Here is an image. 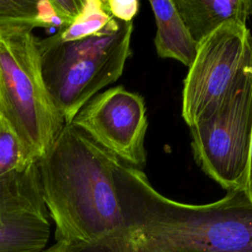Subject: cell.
I'll use <instances>...</instances> for the list:
<instances>
[{
  "mask_svg": "<svg viewBox=\"0 0 252 252\" xmlns=\"http://www.w3.org/2000/svg\"><path fill=\"white\" fill-rule=\"evenodd\" d=\"M120 160L74 124L38 160L55 242L42 252H135L114 182Z\"/></svg>",
  "mask_w": 252,
  "mask_h": 252,
  "instance_id": "obj_1",
  "label": "cell"
},
{
  "mask_svg": "<svg viewBox=\"0 0 252 252\" xmlns=\"http://www.w3.org/2000/svg\"><path fill=\"white\" fill-rule=\"evenodd\" d=\"M114 182L135 252H252V204L243 192L208 204L182 203L159 193L142 169L121 161Z\"/></svg>",
  "mask_w": 252,
  "mask_h": 252,
  "instance_id": "obj_2",
  "label": "cell"
},
{
  "mask_svg": "<svg viewBox=\"0 0 252 252\" xmlns=\"http://www.w3.org/2000/svg\"><path fill=\"white\" fill-rule=\"evenodd\" d=\"M132 22L113 18L101 32L80 40L58 42L51 35L37 38L43 80L65 125L122 75L132 53Z\"/></svg>",
  "mask_w": 252,
  "mask_h": 252,
  "instance_id": "obj_3",
  "label": "cell"
},
{
  "mask_svg": "<svg viewBox=\"0 0 252 252\" xmlns=\"http://www.w3.org/2000/svg\"><path fill=\"white\" fill-rule=\"evenodd\" d=\"M0 116L34 162L65 126L45 86L37 37L32 29L0 30Z\"/></svg>",
  "mask_w": 252,
  "mask_h": 252,
  "instance_id": "obj_4",
  "label": "cell"
},
{
  "mask_svg": "<svg viewBox=\"0 0 252 252\" xmlns=\"http://www.w3.org/2000/svg\"><path fill=\"white\" fill-rule=\"evenodd\" d=\"M252 70V34L247 25L226 23L197 44L183 81L182 118L188 127L215 114Z\"/></svg>",
  "mask_w": 252,
  "mask_h": 252,
  "instance_id": "obj_5",
  "label": "cell"
},
{
  "mask_svg": "<svg viewBox=\"0 0 252 252\" xmlns=\"http://www.w3.org/2000/svg\"><path fill=\"white\" fill-rule=\"evenodd\" d=\"M199 167L226 193L243 192L252 138V70L212 116L189 127Z\"/></svg>",
  "mask_w": 252,
  "mask_h": 252,
  "instance_id": "obj_6",
  "label": "cell"
},
{
  "mask_svg": "<svg viewBox=\"0 0 252 252\" xmlns=\"http://www.w3.org/2000/svg\"><path fill=\"white\" fill-rule=\"evenodd\" d=\"M72 124L122 163L138 169L145 165L148 118L139 94L122 86L98 93L77 113Z\"/></svg>",
  "mask_w": 252,
  "mask_h": 252,
  "instance_id": "obj_7",
  "label": "cell"
},
{
  "mask_svg": "<svg viewBox=\"0 0 252 252\" xmlns=\"http://www.w3.org/2000/svg\"><path fill=\"white\" fill-rule=\"evenodd\" d=\"M49 234L42 194L0 198V252H42Z\"/></svg>",
  "mask_w": 252,
  "mask_h": 252,
  "instance_id": "obj_8",
  "label": "cell"
},
{
  "mask_svg": "<svg viewBox=\"0 0 252 252\" xmlns=\"http://www.w3.org/2000/svg\"><path fill=\"white\" fill-rule=\"evenodd\" d=\"M38 191L37 162L29 158L14 130L0 116V198Z\"/></svg>",
  "mask_w": 252,
  "mask_h": 252,
  "instance_id": "obj_9",
  "label": "cell"
},
{
  "mask_svg": "<svg viewBox=\"0 0 252 252\" xmlns=\"http://www.w3.org/2000/svg\"><path fill=\"white\" fill-rule=\"evenodd\" d=\"M193 38L199 42L226 23L246 25L252 0H174Z\"/></svg>",
  "mask_w": 252,
  "mask_h": 252,
  "instance_id": "obj_10",
  "label": "cell"
},
{
  "mask_svg": "<svg viewBox=\"0 0 252 252\" xmlns=\"http://www.w3.org/2000/svg\"><path fill=\"white\" fill-rule=\"evenodd\" d=\"M157 32L154 39L157 53L161 58L177 60L190 67L198 42L193 38L174 0H151Z\"/></svg>",
  "mask_w": 252,
  "mask_h": 252,
  "instance_id": "obj_11",
  "label": "cell"
},
{
  "mask_svg": "<svg viewBox=\"0 0 252 252\" xmlns=\"http://www.w3.org/2000/svg\"><path fill=\"white\" fill-rule=\"evenodd\" d=\"M105 0H85L84 6L75 21L67 28L51 34L58 42L80 40L101 32L111 22Z\"/></svg>",
  "mask_w": 252,
  "mask_h": 252,
  "instance_id": "obj_12",
  "label": "cell"
},
{
  "mask_svg": "<svg viewBox=\"0 0 252 252\" xmlns=\"http://www.w3.org/2000/svg\"><path fill=\"white\" fill-rule=\"evenodd\" d=\"M37 1L0 0V30L37 28Z\"/></svg>",
  "mask_w": 252,
  "mask_h": 252,
  "instance_id": "obj_13",
  "label": "cell"
},
{
  "mask_svg": "<svg viewBox=\"0 0 252 252\" xmlns=\"http://www.w3.org/2000/svg\"><path fill=\"white\" fill-rule=\"evenodd\" d=\"M36 24L37 28L55 29L56 32L61 31L67 27L65 22L52 7L50 0L37 1Z\"/></svg>",
  "mask_w": 252,
  "mask_h": 252,
  "instance_id": "obj_14",
  "label": "cell"
},
{
  "mask_svg": "<svg viewBox=\"0 0 252 252\" xmlns=\"http://www.w3.org/2000/svg\"><path fill=\"white\" fill-rule=\"evenodd\" d=\"M109 14L116 20L130 23L139 12L138 0H105Z\"/></svg>",
  "mask_w": 252,
  "mask_h": 252,
  "instance_id": "obj_15",
  "label": "cell"
},
{
  "mask_svg": "<svg viewBox=\"0 0 252 252\" xmlns=\"http://www.w3.org/2000/svg\"><path fill=\"white\" fill-rule=\"evenodd\" d=\"M50 2L56 13L69 27L82 11L85 0H50Z\"/></svg>",
  "mask_w": 252,
  "mask_h": 252,
  "instance_id": "obj_16",
  "label": "cell"
},
{
  "mask_svg": "<svg viewBox=\"0 0 252 252\" xmlns=\"http://www.w3.org/2000/svg\"><path fill=\"white\" fill-rule=\"evenodd\" d=\"M243 193L246 196V198L250 201V203L252 204V138H251L249 163H248V169H247V175H246V181H245Z\"/></svg>",
  "mask_w": 252,
  "mask_h": 252,
  "instance_id": "obj_17",
  "label": "cell"
},
{
  "mask_svg": "<svg viewBox=\"0 0 252 252\" xmlns=\"http://www.w3.org/2000/svg\"><path fill=\"white\" fill-rule=\"evenodd\" d=\"M145 252H198L194 250H187V249H166V250H151Z\"/></svg>",
  "mask_w": 252,
  "mask_h": 252,
  "instance_id": "obj_18",
  "label": "cell"
}]
</instances>
